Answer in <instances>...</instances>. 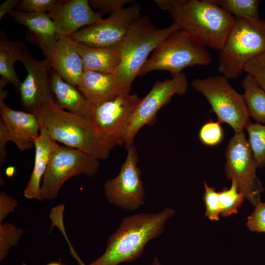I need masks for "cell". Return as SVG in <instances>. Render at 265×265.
<instances>
[{
	"label": "cell",
	"instance_id": "10",
	"mask_svg": "<svg viewBox=\"0 0 265 265\" xmlns=\"http://www.w3.org/2000/svg\"><path fill=\"white\" fill-rule=\"evenodd\" d=\"M188 88L187 77L183 72L171 79L156 81L147 94L141 98L128 119L124 140L126 149L133 145L138 131L152 122L163 106L170 103L174 95H184Z\"/></svg>",
	"mask_w": 265,
	"mask_h": 265
},
{
	"label": "cell",
	"instance_id": "5",
	"mask_svg": "<svg viewBox=\"0 0 265 265\" xmlns=\"http://www.w3.org/2000/svg\"><path fill=\"white\" fill-rule=\"evenodd\" d=\"M212 62L207 47L190 34L179 29L168 35L157 46L138 76L154 71H167L173 77L187 67L206 66Z\"/></svg>",
	"mask_w": 265,
	"mask_h": 265
},
{
	"label": "cell",
	"instance_id": "17",
	"mask_svg": "<svg viewBox=\"0 0 265 265\" xmlns=\"http://www.w3.org/2000/svg\"><path fill=\"white\" fill-rule=\"evenodd\" d=\"M9 14L16 22L26 26L30 31L45 57H48L60 36L56 26L49 14L14 10Z\"/></svg>",
	"mask_w": 265,
	"mask_h": 265
},
{
	"label": "cell",
	"instance_id": "19",
	"mask_svg": "<svg viewBox=\"0 0 265 265\" xmlns=\"http://www.w3.org/2000/svg\"><path fill=\"white\" fill-rule=\"evenodd\" d=\"M50 86L56 104L62 109L93 121V106L76 86L52 69Z\"/></svg>",
	"mask_w": 265,
	"mask_h": 265
},
{
	"label": "cell",
	"instance_id": "31",
	"mask_svg": "<svg viewBox=\"0 0 265 265\" xmlns=\"http://www.w3.org/2000/svg\"><path fill=\"white\" fill-rule=\"evenodd\" d=\"M243 70L253 77L265 90V51L249 60L243 66Z\"/></svg>",
	"mask_w": 265,
	"mask_h": 265
},
{
	"label": "cell",
	"instance_id": "38",
	"mask_svg": "<svg viewBox=\"0 0 265 265\" xmlns=\"http://www.w3.org/2000/svg\"><path fill=\"white\" fill-rule=\"evenodd\" d=\"M16 168L13 166H9L7 167L5 171L6 176L8 178L13 177L16 173Z\"/></svg>",
	"mask_w": 265,
	"mask_h": 265
},
{
	"label": "cell",
	"instance_id": "27",
	"mask_svg": "<svg viewBox=\"0 0 265 265\" xmlns=\"http://www.w3.org/2000/svg\"><path fill=\"white\" fill-rule=\"evenodd\" d=\"M221 215L226 217L238 213L244 201L243 195L238 191L237 183L232 181L230 188L224 187L218 192Z\"/></svg>",
	"mask_w": 265,
	"mask_h": 265
},
{
	"label": "cell",
	"instance_id": "36",
	"mask_svg": "<svg viewBox=\"0 0 265 265\" xmlns=\"http://www.w3.org/2000/svg\"><path fill=\"white\" fill-rule=\"evenodd\" d=\"M10 141L7 130L4 124L0 121V165L2 166L7 157L6 145Z\"/></svg>",
	"mask_w": 265,
	"mask_h": 265
},
{
	"label": "cell",
	"instance_id": "33",
	"mask_svg": "<svg viewBox=\"0 0 265 265\" xmlns=\"http://www.w3.org/2000/svg\"><path fill=\"white\" fill-rule=\"evenodd\" d=\"M247 218L246 226L252 232L265 233V202H259Z\"/></svg>",
	"mask_w": 265,
	"mask_h": 265
},
{
	"label": "cell",
	"instance_id": "4",
	"mask_svg": "<svg viewBox=\"0 0 265 265\" xmlns=\"http://www.w3.org/2000/svg\"><path fill=\"white\" fill-rule=\"evenodd\" d=\"M179 29L174 23L164 28H157L147 16H141L132 24L119 45L121 61L115 76L120 93H130L149 54L168 35Z\"/></svg>",
	"mask_w": 265,
	"mask_h": 265
},
{
	"label": "cell",
	"instance_id": "12",
	"mask_svg": "<svg viewBox=\"0 0 265 265\" xmlns=\"http://www.w3.org/2000/svg\"><path fill=\"white\" fill-rule=\"evenodd\" d=\"M141 11V5L133 3L110 13L108 18L80 30L70 37L76 42L91 47L118 46L132 24L142 16Z\"/></svg>",
	"mask_w": 265,
	"mask_h": 265
},
{
	"label": "cell",
	"instance_id": "35",
	"mask_svg": "<svg viewBox=\"0 0 265 265\" xmlns=\"http://www.w3.org/2000/svg\"><path fill=\"white\" fill-rule=\"evenodd\" d=\"M19 206L17 201L4 192L0 193V224Z\"/></svg>",
	"mask_w": 265,
	"mask_h": 265
},
{
	"label": "cell",
	"instance_id": "30",
	"mask_svg": "<svg viewBox=\"0 0 265 265\" xmlns=\"http://www.w3.org/2000/svg\"><path fill=\"white\" fill-rule=\"evenodd\" d=\"M205 192L203 200L206 207L205 216L212 221H218L221 209L218 192L213 187L209 186L204 182Z\"/></svg>",
	"mask_w": 265,
	"mask_h": 265
},
{
	"label": "cell",
	"instance_id": "28",
	"mask_svg": "<svg viewBox=\"0 0 265 265\" xmlns=\"http://www.w3.org/2000/svg\"><path fill=\"white\" fill-rule=\"evenodd\" d=\"M24 230L14 224H0V261L8 255L11 248L18 244Z\"/></svg>",
	"mask_w": 265,
	"mask_h": 265
},
{
	"label": "cell",
	"instance_id": "24",
	"mask_svg": "<svg viewBox=\"0 0 265 265\" xmlns=\"http://www.w3.org/2000/svg\"><path fill=\"white\" fill-rule=\"evenodd\" d=\"M242 95L249 114L257 123L265 124V90L247 74L241 81Z\"/></svg>",
	"mask_w": 265,
	"mask_h": 265
},
{
	"label": "cell",
	"instance_id": "39",
	"mask_svg": "<svg viewBox=\"0 0 265 265\" xmlns=\"http://www.w3.org/2000/svg\"><path fill=\"white\" fill-rule=\"evenodd\" d=\"M152 265H161L159 260L157 257L154 258Z\"/></svg>",
	"mask_w": 265,
	"mask_h": 265
},
{
	"label": "cell",
	"instance_id": "2",
	"mask_svg": "<svg viewBox=\"0 0 265 265\" xmlns=\"http://www.w3.org/2000/svg\"><path fill=\"white\" fill-rule=\"evenodd\" d=\"M41 129L53 141L79 149L98 160L107 159L112 149L93 120L60 108L54 100L32 112Z\"/></svg>",
	"mask_w": 265,
	"mask_h": 265
},
{
	"label": "cell",
	"instance_id": "41",
	"mask_svg": "<svg viewBox=\"0 0 265 265\" xmlns=\"http://www.w3.org/2000/svg\"><path fill=\"white\" fill-rule=\"evenodd\" d=\"M22 265H27L26 263L23 262Z\"/></svg>",
	"mask_w": 265,
	"mask_h": 265
},
{
	"label": "cell",
	"instance_id": "13",
	"mask_svg": "<svg viewBox=\"0 0 265 265\" xmlns=\"http://www.w3.org/2000/svg\"><path fill=\"white\" fill-rule=\"evenodd\" d=\"M140 99L137 94L120 93L93 106V121L111 149L124 144L128 119Z\"/></svg>",
	"mask_w": 265,
	"mask_h": 265
},
{
	"label": "cell",
	"instance_id": "3",
	"mask_svg": "<svg viewBox=\"0 0 265 265\" xmlns=\"http://www.w3.org/2000/svg\"><path fill=\"white\" fill-rule=\"evenodd\" d=\"M174 213L173 209L165 208L157 213L142 212L123 218L108 237L104 253L89 265H118L135 261L142 255L146 244L163 233L166 221Z\"/></svg>",
	"mask_w": 265,
	"mask_h": 265
},
{
	"label": "cell",
	"instance_id": "6",
	"mask_svg": "<svg viewBox=\"0 0 265 265\" xmlns=\"http://www.w3.org/2000/svg\"><path fill=\"white\" fill-rule=\"evenodd\" d=\"M265 51V21L236 18V22L219 51L218 71L236 80L244 65Z\"/></svg>",
	"mask_w": 265,
	"mask_h": 265
},
{
	"label": "cell",
	"instance_id": "29",
	"mask_svg": "<svg viewBox=\"0 0 265 265\" xmlns=\"http://www.w3.org/2000/svg\"><path fill=\"white\" fill-rule=\"evenodd\" d=\"M224 137V132L220 123L212 120L205 123L201 128L199 137L204 145L213 147L219 144Z\"/></svg>",
	"mask_w": 265,
	"mask_h": 265
},
{
	"label": "cell",
	"instance_id": "16",
	"mask_svg": "<svg viewBox=\"0 0 265 265\" xmlns=\"http://www.w3.org/2000/svg\"><path fill=\"white\" fill-rule=\"evenodd\" d=\"M0 120L5 126L10 141L21 151L34 147L33 139L40 133L41 127L35 115L31 112L15 110L0 100Z\"/></svg>",
	"mask_w": 265,
	"mask_h": 265
},
{
	"label": "cell",
	"instance_id": "26",
	"mask_svg": "<svg viewBox=\"0 0 265 265\" xmlns=\"http://www.w3.org/2000/svg\"><path fill=\"white\" fill-rule=\"evenodd\" d=\"M245 129L250 149L258 168L265 167V124L250 122Z\"/></svg>",
	"mask_w": 265,
	"mask_h": 265
},
{
	"label": "cell",
	"instance_id": "8",
	"mask_svg": "<svg viewBox=\"0 0 265 265\" xmlns=\"http://www.w3.org/2000/svg\"><path fill=\"white\" fill-rule=\"evenodd\" d=\"M99 165V160L88 154L57 144L42 179V200L56 198L62 185L72 177L79 174L94 176Z\"/></svg>",
	"mask_w": 265,
	"mask_h": 265
},
{
	"label": "cell",
	"instance_id": "7",
	"mask_svg": "<svg viewBox=\"0 0 265 265\" xmlns=\"http://www.w3.org/2000/svg\"><path fill=\"white\" fill-rule=\"evenodd\" d=\"M192 87L206 98L219 123L230 126L235 132H243L251 122L242 95L239 94L223 75L196 79Z\"/></svg>",
	"mask_w": 265,
	"mask_h": 265
},
{
	"label": "cell",
	"instance_id": "34",
	"mask_svg": "<svg viewBox=\"0 0 265 265\" xmlns=\"http://www.w3.org/2000/svg\"><path fill=\"white\" fill-rule=\"evenodd\" d=\"M91 6L103 12L110 13L124 8V5L132 3V0H89Z\"/></svg>",
	"mask_w": 265,
	"mask_h": 265
},
{
	"label": "cell",
	"instance_id": "1",
	"mask_svg": "<svg viewBox=\"0 0 265 265\" xmlns=\"http://www.w3.org/2000/svg\"><path fill=\"white\" fill-rule=\"evenodd\" d=\"M173 23L206 47L220 51L236 18L212 0H154Z\"/></svg>",
	"mask_w": 265,
	"mask_h": 265
},
{
	"label": "cell",
	"instance_id": "14",
	"mask_svg": "<svg viewBox=\"0 0 265 265\" xmlns=\"http://www.w3.org/2000/svg\"><path fill=\"white\" fill-rule=\"evenodd\" d=\"M21 62L27 72L19 90L21 105L26 111L32 113L38 106L54 100L50 83L52 67L49 58L37 60L27 50Z\"/></svg>",
	"mask_w": 265,
	"mask_h": 265
},
{
	"label": "cell",
	"instance_id": "18",
	"mask_svg": "<svg viewBox=\"0 0 265 265\" xmlns=\"http://www.w3.org/2000/svg\"><path fill=\"white\" fill-rule=\"evenodd\" d=\"M54 70L64 80L77 87L84 71L81 57L70 37L60 35L48 57Z\"/></svg>",
	"mask_w": 265,
	"mask_h": 265
},
{
	"label": "cell",
	"instance_id": "40",
	"mask_svg": "<svg viewBox=\"0 0 265 265\" xmlns=\"http://www.w3.org/2000/svg\"><path fill=\"white\" fill-rule=\"evenodd\" d=\"M47 265H63L61 264L60 263H59V262H52V263H49Z\"/></svg>",
	"mask_w": 265,
	"mask_h": 265
},
{
	"label": "cell",
	"instance_id": "11",
	"mask_svg": "<svg viewBox=\"0 0 265 265\" xmlns=\"http://www.w3.org/2000/svg\"><path fill=\"white\" fill-rule=\"evenodd\" d=\"M127 155L117 176L106 180L104 185L107 200L127 211L138 209L144 203L145 190L138 167V153L134 145Z\"/></svg>",
	"mask_w": 265,
	"mask_h": 265
},
{
	"label": "cell",
	"instance_id": "25",
	"mask_svg": "<svg viewBox=\"0 0 265 265\" xmlns=\"http://www.w3.org/2000/svg\"><path fill=\"white\" fill-rule=\"evenodd\" d=\"M235 18L247 20H260L258 0H212Z\"/></svg>",
	"mask_w": 265,
	"mask_h": 265
},
{
	"label": "cell",
	"instance_id": "20",
	"mask_svg": "<svg viewBox=\"0 0 265 265\" xmlns=\"http://www.w3.org/2000/svg\"><path fill=\"white\" fill-rule=\"evenodd\" d=\"M77 87L92 106L120 93L115 75L96 71L84 70Z\"/></svg>",
	"mask_w": 265,
	"mask_h": 265
},
{
	"label": "cell",
	"instance_id": "22",
	"mask_svg": "<svg viewBox=\"0 0 265 265\" xmlns=\"http://www.w3.org/2000/svg\"><path fill=\"white\" fill-rule=\"evenodd\" d=\"M73 41L77 51L82 58L84 70L115 75L121 61L119 46L98 48Z\"/></svg>",
	"mask_w": 265,
	"mask_h": 265
},
{
	"label": "cell",
	"instance_id": "23",
	"mask_svg": "<svg viewBox=\"0 0 265 265\" xmlns=\"http://www.w3.org/2000/svg\"><path fill=\"white\" fill-rule=\"evenodd\" d=\"M27 49L19 41L9 40L3 33L0 39V89L7 83L13 84L19 91L21 81L15 70V63L23 59Z\"/></svg>",
	"mask_w": 265,
	"mask_h": 265
},
{
	"label": "cell",
	"instance_id": "32",
	"mask_svg": "<svg viewBox=\"0 0 265 265\" xmlns=\"http://www.w3.org/2000/svg\"><path fill=\"white\" fill-rule=\"evenodd\" d=\"M60 0H23L17 10L25 12L49 13L53 10Z\"/></svg>",
	"mask_w": 265,
	"mask_h": 265
},
{
	"label": "cell",
	"instance_id": "37",
	"mask_svg": "<svg viewBox=\"0 0 265 265\" xmlns=\"http://www.w3.org/2000/svg\"><path fill=\"white\" fill-rule=\"evenodd\" d=\"M20 2V0H6L4 1L0 5V20L14 10V8L18 6Z\"/></svg>",
	"mask_w": 265,
	"mask_h": 265
},
{
	"label": "cell",
	"instance_id": "15",
	"mask_svg": "<svg viewBox=\"0 0 265 265\" xmlns=\"http://www.w3.org/2000/svg\"><path fill=\"white\" fill-rule=\"evenodd\" d=\"M49 15L55 23L61 35L70 37L80 28L95 24L103 19L94 11L87 0H60Z\"/></svg>",
	"mask_w": 265,
	"mask_h": 265
},
{
	"label": "cell",
	"instance_id": "21",
	"mask_svg": "<svg viewBox=\"0 0 265 265\" xmlns=\"http://www.w3.org/2000/svg\"><path fill=\"white\" fill-rule=\"evenodd\" d=\"M35 158L33 169L24 195L28 199L42 201L41 181L47 170L51 155L57 144L43 130L40 129L39 135L33 139Z\"/></svg>",
	"mask_w": 265,
	"mask_h": 265
},
{
	"label": "cell",
	"instance_id": "9",
	"mask_svg": "<svg viewBox=\"0 0 265 265\" xmlns=\"http://www.w3.org/2000/svg\"><path fill=\"white\" fill-rule=\"evenodd\" d=\"M227 178L235 181L245 199L255 206L261 201L263 185L256 174L258 168L243 131L235 132L225 151Z\"/></svg>",
	"mask_w": 265,
	"mask_h": 265
}]
</instances>
